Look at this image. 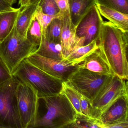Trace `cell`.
<instances>
[{"instance_id": "cell-1", "label": "cell", "mask_w": 128, "mask_h": 128, "mask_svg": "<svg viewBox=\"0 0 128 128\" xmlns=\"http://www.w3.org/2000/svg\"><path fill=\"white\" fill-rule=\"evenodd\" d=\"M98 43L115 75L128 78V32L110 22L102 24Z\"/></svg>"}, {"instance_id": "cell-2", "label": "cell", "mask_w": 128, "mask_h": 128, "mask_svg": "<svg viewBox=\"0 0 128 128\" xmlns=\"http://www.w3.org/2000/svg\"><path fill=\"white\" fill-rule=\"evenodd\" d=\"M77 114L63 93L38 98L34 128H65L75 120Z\"/></svg>"}, {"instance_id": "cell-3", "label": "cell", "mask_w": 128, "mask_h": 128, "mask_svg": "<svg viewBox=\"0 0 128 128\" xmlns=\"http://www.w3.org/2000/svg\"><path fill=\"white\" fill-rule=\"evenodd\" d=\"M12 75L20 83L29 85L38 98L55 96L62 91L64 82L50 75L26 59L20 64Z\"/></svg>"}, {"instance_id": "cell-4", "label": "cell", "mask_w": 128, "mask_h": 128, "mask_svg": "<svg viewBox=\"0 0 128 128\" xmlns=\"http://www.w3.org/2000/svg\"><path fill=\"white\" fill-rule=\"evenodd\" d=\"M38 47L18 35L15 26L9 35L0 42V56L13 74L21 62L36 51Z\"/></svg>"}, {"instance_id": "cell-5", "label": "cell", "mask_w": 128, "mask_h": 128, "mask_svg": "<svg viewBox=\"0 0 128 128\" xmlns=\"http://www.w3.org/2000/svg\"><path fill=\"white\" fill-rule=\"evenodd\" d=\"M19 83L13 76L0 84V128H22L16 96Z\"/></svg>"}, {"instance_id": "cell-6", "label": "cell", "mask_w": 128, "mask_h": 128, "mask_svg": "<svg viewBox=\"0 0 128 128\" xmlns=\"http://www.w3.org/2000/svg\"><path fill=\"white\" fill-rule=\"evenodd\" d=\"M114 75L99 74L79 67L69 76L66 82L90 102Z\"/></svg>"}, {"instance_id": "cell-7", "label": "cell", "mask_w": 128, "mask_h": 128, "mask_svg": "<svg viewBox=\"0 0 128 128\" xmlns=\"http://www.w3.org/2000/svg\"><path fill=\"white\" fill-rule=\"evenodd\" d=\"M127 80L115 75L113 76L95 98L90 101L91 118L98 120L102 112L118 98L122 95L128 94Z\"/></svg>"}, {"instance_id": "cell-8", "label": "cell", "mask_w": 128, "mask_h": 128, "mask_svg": "<svg viewBox=\"0 0 128 128\" xmlns=\"http://www.w3.org/2000/svg\"><path fill=\"white\" fill-rule=\"evenodd\" d=\"M28 62L48 74L67 82L69 76L79 68L77 61L69 59H51L36 53L26 59Z\"/></svg>"}, {"instance_id": "cell-9", "label": "cell", "mask_w": 128, "mask_h": 128, "mask_svg": "<svg viewBox=\"0 0 128 128\" xmlns=\"http://www.w3.org/2000/svg\"><path fill=\"white\" fill-rule=\"evenodd\" d=\"M16 96L22 128H34L38 98L29 85L20 82L17 86Z\"/></svg>"}, {"instance_id": "cell-10", "label": "cell", "mask_w": 128, "mask_h": 128, "mask_svg": "<svg viewBox=\"0 0 128 128\" xmlns=\"http://www.w3.org/2000/svg\"><path fill=\"white\" fill-rule=\"evenodd\" d=\"M103 21L96 4L76 26V46H85L98 40Z\"/></svg>"}, {"instance_id": "cell-11", "label": "cell", "mask_w": 128, "mask_h": 128, "mask_svg": "<svg viewBox=\"0 0 128 128\" xmlns=\"http://www.w3.org/2000/svg\"><path fill=\"white\" fill-rule=\"evenodd\" d=\"M102 128L120 121L128 120V94L118 98L104 111L98 119Z\"/></svg>"}, {"instance_id": "cell-12", "label": "cell", "mask_w": 128, "mask_h": 128, "mask_svg": "<svg viewBox=\"0 0 128 128\" xmlns=\"http://www.w3.org/2000/svg\"><path fill=\"white\" fill-rule=\"evenodd\" d=\"M61 22L60 44L63 58L66 59L76 46V26L72 21L70 13L64 15Z\"/></svg>"}, {"instance_id": "cell-13", "label": "cell", "mask_w": 128, "mask_h": 128, "mask_svg": "<svg viewBox=\"0 0 128 128\" xmlns=\"http://www.w3.org/2000/svg\"><path fill=\"white\" fill-rule=\"evenodd\" d=\"M80 68L105 75H114V72L99 48L87 56L79 64Z\"/></svg>"}, {"instance_id": "cell-14", "label": "cell", "mask_w": 128, "mask_h": 128, "mask_svg": "<svg viewBox=\"0 0 128 128\" xmlns=\"http://www.w3.org/2000/svg\"><path fill=\"white\" fill-rule=\"evenodd\" d=\"M96 5L102 16L123 31L128 32V14L99 4Z\"/></svg>"}, {"instance_id": "cell-15", "label": "cell", "mask_w": 128, "mask_h": 128, "mask_svg": "<svg viewBox=\"0 0 128 128\" xmlns=\"http://www.w3.org/2000/svg\"><path fill=\"white\" fill-rule=\"evenodd\" d=\"M40 3L35 2L30 4L20 12L16 21L15 27L19 36L26 38V34Z\"/></svg>"}, {"instance_id": "cell-16", "label": "cell", "mask_w": 128, "mask_h": 128, "mask_svg": "<svg viewBox=\"0 0 128 128\" xmlns=\"http://www.w3.org/2000/svg\"><path fill=\"white\" fill-rule=\"evenodd\" d=\"M69 2L71 19L75 26L96 3V0H69Z\"/></svg>"}, {"instance_id": "cell-17", "label": "cell", "mask_w": 128, "mask_h": 128, "mask_svg": "<svg viewBox=\"0 0 128 128\" xmlns=\"http://www.w3.org/2000/svg\"><path fill=\"white\" fill-rule=\"evenodd\" d=\"M21 9L20 7L13 11L0 13V42L9 35L14 27Z\"/></svg>"}, {"instance_id": "cell-18", "label": "cell", "mask_w": 128, "mask_h": 128, "mask_svg": "<svg viewBox=\"0 0 128 128\" xmlns=\"http://www.w3.org/2000/svg\"><path fill=\"white\" fill-rule=\"evenodd\" d=\"M35 53L51 59L62 60V48L60 43L49 42L42 35V42Z\"/></svg>"}, {"instance_id": "cell-19", "label": "cell", "mask_w": 128, "mask_h": 128, "mask_svg": "<svg viewBox=\"0 0 128 128\" xmlns=\"http://www.w3.org/2000/svg\"><path fill=\"white\" fill-rule=\"evenodd\" d=\"M98 48V40H94L85 46H75L66 58L75 60L79 64L87 56Z\"/></svg>"}, {"instance_id": "cell-20", "label": "cell", "mask_w": 128, "mask_h": 128, "mask_svg": "<svg viewBox=\"0 0 128 128\" xmlns=\"http://www.w3.org/2000/svg\"><path fill=\"white\" fill-rule=\"evenodd\" d=\"M102 128L98 120L88 116L84 114H77L74 120L66 126L65 128Z\"/></svg>"}, {"instance_id": "cell-21", "label": "cell", "mask_w": 128, "mask_h": 128, "mask_svg": "<svg viewBox=\"0 0 128 128\" xmlns=\"http://www.w3.org/2000/svg\"><path fill=\"white\" fill-rule=\"evenodd\" d=\"M61 27V18H54L47 27L44 36L49 42L60 44Z\"/></svg>"}, {"instance_id": "cell-22", "label": "cell", "mask_w": 128, "mask_h": 128, "mask_svg": "<svg viewBox=\"0 0 128 128\" xmlns=\"http://www.w3.org/2000/svg\"><path fill=\"white\" fill-rule=\"evenodd\" d=\"M42 34L39 22L34 18L28 28L26 34V38L33 44L39 46L42 42Z\"/></svg>"}, {"instance_id": "cell-23", "label": "cell", "mask_w": 128, "mask_h": 128, "mask_svg": "<svg viewBox=\"0 0 128 128\" xmlns=\"http://www.w3.org/2000/svg\"><path fill=\"white\" fill-rule=\"evenodd\" d=\"M61 92L64 94L75 109L77 113L83 114L80 108L81 94L70 86L66 82H63Z\"/></svg>"}, {"instance_id": "cell-24", "label": "cell", "mask_w": 128, "mask_h": 128, "mask_svg": "<svg viewBox=\"0 0 128 128\" xmlns=\"http://www.w3.org/2000/svg\"><path fill=\"white\" fill-rule=\"evenodd\" d=\"M63 16L60 13L56 16L45 14L42 11V8L39 5L35 14V18L37 19L41 25L43 36H44L47 27L54 19L56 18H62Z\"/></svg>"}, {"instance_id": "cell-25", "label": "cell", "mask_w": 128, "mask_h": 128, "mask_svg": "<svg viewBox=\"0 0 128 128\" xmlns=\"http://www.w3.org/2000/svg\"><path fill=\"white\" fill-rule=\"evenodd\" d=\"M96 3L128 14V0H96Z\"/></svg>"}, {"instance_id": "cell-26", "label": "cell", "mask_w": 128, "mask_h": 128, "mask_svg": "<svg viewBox=\"0 0 128 128\" xmlns=\"http://www.w3.org/2000/svg\"><path fill=\"white\" fill-rule=\"evenodd\" d=\"M39 6L45 14L56 16L60 13V10L54 0H42Z\"/></svg>"}, {"instance_id": "cell-27", "label": "cell", "mask_w": 128, "mask_h": 128, "mask_svg": "<svg viewBox=\"0 0 128 128\" xmlns=\"http://www.w3.org/2000/svg\"><path fill=\"white\" fill-rule=\"evenodd\" d=\"M12 76L8 66L0 56V84L8 80Z\"/></svg>"}, {"instance_id": "cell-28", "label": "cell", "mask_w": 128, "mask_h": 128, "mask_svg": "<svg viewBox=\"0 0 128 128\" xmlns=\"http://www.w3.org/2000/svg\"><path fill=\"white\" fill-rule=\"evenodd\" d=\"M60 10V13L62 16L70 13L69 0H54Z\"/></svg>"}, {"instance_id": "cell-29", "label": "cell", "mask_w": 128, "mask_h": 128, "mask_svg": "<svg viewBox=\"0 0 128 128\" xmlns=\"http://www.w3.org/2000/svg\"><path fill=\"white\" fill-rule=\"evenodd\" d=\"M80 108L83 114L91 117L90 112V101L82 95H81Z\"/></svg>"}, {"instance_id": "cell-30", "label": "cell", "mask_w": 128, "mask_h": 128, "mask_svg": "<svg viewBox=\"0 0 128 128\" xmlns=\"http://www.w3.org/2000/svg\"><path fill=\"white\" fill-rule=\"evenodd\" d=\"M16 9V8H13L12 5L5 0H0V13L13 11Z\"/></svg>"}, {"instance_id": "cell-31", "label": "cell", "mask_w": 128, "mask_h": 128, "mask_svg": "<svg viewBox=\"0 0 128 128\" xmlns=\"http://www.w3.org/2000/svg\"><path fill=\"white\" fill-rule=\"evenodd\" d=\"M128 128V120L120 121L107 126L105 128Z\"/></svg>"}, {"instance_id": "cell-32", "label": "cell", "mask_w": 128, "mask_h": 128, "mask_svg": "<svg viewBox=\"0 0 128 128\" xmlns=\"http://www.w3.org/2000/svg\"><path fill=\"white\" fill-rule=\"evenodd\" d=\"M30 0H19V5L22 8H24L30 4Z\"/></svg>"}, {"instance_id": "cell-33", "label": "cell", "mask_w": 128, "mask_h": 128, "mask_svg": "<svg viewBox=\"0 0 128 128\" xmlns=\"http://www.w3.org/2000/svg\"><path fill=\"white\" fill-rule=\"evenodd\" d=\"M6 2L11 4V5L12 6L13 4L16 3L17 0H5Z\"/></svg>"}, {"instance_id": "cell-34", "label": "cell", "mask_w": 128, "mask_h": 128, "mask_svg": "<svg viewBox=\"0 0 128 128\" xmlns=\"http://www.w3.org/2000/svg\"><path fill=\"white\" fill-rule=\"evenodd\" d=\"M41 1H42V0H30V4L32 3L35 2H38L39 3H40Z\"/></svg>"}]
</instances>
